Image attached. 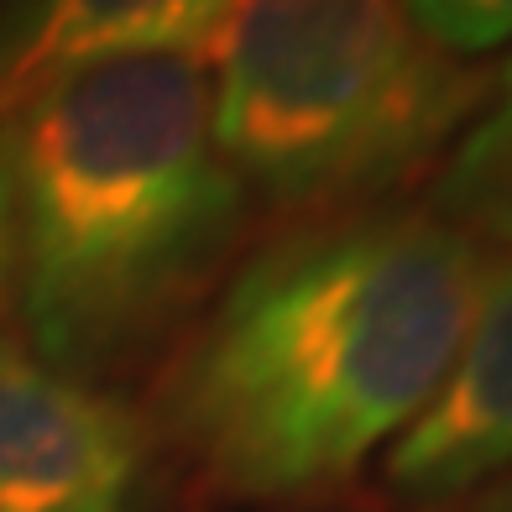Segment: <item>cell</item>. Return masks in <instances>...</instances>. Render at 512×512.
I'll list each match as a JSON object with an SVG mask.
<instances>
[{"label": "cell", "mask_w": 512, "mask_h": 512, "mask_svg": "<svg viewBox=\"0 0 512 512\" xmlns=\"http://www.w3.org/2000/svg\"><path fill=\"white\" fill-rule=\"evenodd\" d=\"M476 512H512V465L497 481H486V497L476 502Z\"/></svg>", "instance_id": "obj_10"}, {"label": "cell", "mask_w": 512, "mask_h": 512, "mask_svg": "<svg viewBox=\"0 0 512 512\" xmlns=\"http://www.w3.org/2000/svg\"><path fill=\"white\" fill-rule=\"evenodd\" d=\"M429 215L512 251V58L497 68L481 115L434 162Z\"/></svg>", "instance_id": "obj_7"}, {"label": "cell", "mask_w": 512, "mask_h": 512, "mask_svg": "<svg viewBox=\"0 0 512 512\" xmlns=\"http://www.w3.org/2000/svg\"><path fill=\"white\" fill-rule=\"evenodd\" d=\"M199 53L95 58L0 100V324L95 382L183 335L246 241Z\"/></svg>", "instance_id": "obj_2"}, {"label": "cell", "mask_w": 512, "mask_h": 512, "mask_svg": "<svg viewBox=\"0 0 512 512\" xmlns=\"http://www.w3.org/2000/svg\"><path fill=\"white\" fill-rule=\"evenodd\" d=\"M37 11H42V0H0V79H6L16 68V58L27 53Z\"/></svg>", "instance_id": "obj_9"}, {"label": "cell", "mask_w": 512, "mask_h": 512, "mask_svg": "<svg viewBox=\"0 0 512 512\" xmlns=\"http://www.w3.org/2000/svg\"><path fill=\"white\" fill-rule=\"evenodd\" d=\"M512 465V256L481 267L465 340L429 408L392 439L387 486L413 507L481 492Z\"/></svg>", "instance_id": "obj_5"}, {"label": "cell", "mask_w": 512, "mask_h": 512, "mask_svg": "<svg viewBox=\"0 0 512 512\" xmlns=\"http://www.w3.org/2000/svg\"><path fill=\"white\" fill-rule=\"evenodd\" d=\"M215 58V147L246 194L293 215L382 204L497 79L434 48L403 0H230Z\"/></svg>", "instance_id": "obj_3"}, {"label": "cell", "mask_w": 512, "mask_h": 512, "mask_svg": "<svg viewBox=\"0 0 512 512\" xmlns=\"http://www.w3.org/2000/svg\"><path fill=\"white\" fill-rule=\"evenodd\" d=\"M486 251L429 209L304 215L256 246L157 371V429L236 502L356 481L445 382Z\"/></svg>", "instance_id": "obj_1"}, {"label": "cell", "mask_w": 512, "mask_h": 512, "mask_svg": "<svg viewBox=\"0 0 512 512\" xmlns=\"http://www.w3.org/2000/svg\"><path fill=\"white\" fill-rule=\"evenodd\" d=\"M152 429L0 340V512H147Z\"/></svg>", "instance_id": "obj_4"}, {"label": "cell", "mask_w": 512, "mask_h": 512, "mask_svg": "<svg viewBox=\"0 0 512 512\" xmlns=\"http://www.w3.org/2000/svg\"><path fill=\"white\" fill-rule=\"evenodd\" d=\"M413 27L455 58L486 53L512 37V0H403Z\"/></svg>", "instance_id": "obj_8"}, {"label": "cell", "mask_w": 512, "mask_h": 512, "mask_svg": "<svg viewBox=\"0 0 512 512\" xmlns=\"http://www.w3.org/2000/svg\"><path fill=\"white\" fill-rule=\"evenodd\" d=\"M230 0H42L27 53L0 79V100L16 89L95 58L131 53H215Z\"/></svg>", "instance_id": "obj_6"}]
</instances>
